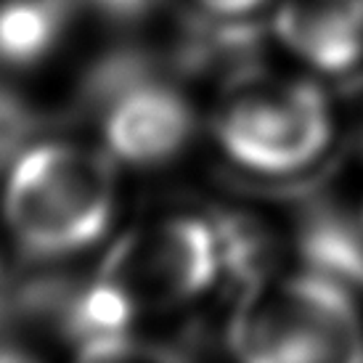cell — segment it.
I'll use <instances>...</instances> for the list:
<instances>
[{
    "instance_id": "11",
    "label": "cell",
    "mask_w": 363,
    "mask_h": 363,
    "mask_svg": "<svg viewBox=\"0 0 363 363\" xmlns=\"http://www.w3.org/2000/svg\"><path fill=\"white\" fill-rule=\"evenodd\" d=\"M361 218H363V204H361Z\"/></svg>"
},
{
    "instance_id": "9",
    "label": "cell",
    "mask_w": 363,
    "mask_h": 363,
    "mask_svg": "<svg viewBox=\"0 0 363 363\" xmlns=\"http://www.w3.org/2000/svg\"><path fill=\"white\" fill-rule=\"evenodd\" d=\"M204 9L218 13V16H225V19H236V16H247L252 13L255 9L265 6L268 0H199Z\"/></svg>"
},
{
    "instance_id": "8",
    "label": "cell",
    "mask_w": 363,
    "mask_h": 363,
    "mask_svg": "<svg viewBox=\"0 0 363 363\" xmlns=\"http://www.w3.org/2000/svg\"><path fill=\"white\" fill-rule=\"evenodd\" d=\"M61 0H16L0 9V59L32 64L51 48L61 32Z\"/></svg>"
},
{
    "instance_id": "2",
    "label": "cell",
    "mask_w": 363,
    "mask_h": 363,
    "mask_svg": "<svg viewBox=\"0 0 363 363\" xmlns=\"http://www.w3.org/2000/svg\"><path fill=\"white\" fill-rule=\"evenodd\" d=\"M6 220L32 255L59 257L93 244L114 212V172L101 154L45 143L21 157L6 183Z\"/></svg>"
},
{
    "instance_id": "10",
    "label": "cell",
    "mask_w": 363,
    "mask_h": 363,
    "mask_svg": "<svg viewBox=\"0 0 363 363\" xmlns=\"http://www.w3.org/2000/svg\"><path fill=\"white\" fill-rule=\"evenodd\" d=\"M99 3L106 6L109 11H117V13H138L154 0H99Z\"/></svg>"
},
{
    "instance_id": "1",
    "label": "cell",
    "mask_w": 363,
    "mask_h": 363,
    "mask_svg": "<svg viewBox=\"0 0 363 363\" xmlns=\"http://www.w3.org/2000/svg\"><path fill=\"white\" fill-rule=\"evenodd\" d=\"M228 347L250 363L363 361L353 289L321 271H255L228 321Z\"/></svg>"
},
{
    "instance_id": "7",
    "label": "cell",
    "mask_w": 363,
    "mask_h": 363,
    "mask_svg": "<svg viewBox=\"0 0 363 363\" xmlns=\"http://www.w3.org/2000/svg\"><path fill=\"white\" fill-rule=\"evenodd\" d=\"M297 250L308 268L363 289V218L315 199L297 212Z\"/></svg>"
},
{
    "instance_id": "3",
    "label": "cell",
    "mask_w": 363,
    "mask_h": 363,
    "mask_svg": "<svg viewBox=\"0 0 363 363\" xmlns=\"http://www.w3.org/2000/svg\"><path fill=\"white\" fill-rule=\"evenodd\" d=\"M332 109L313 82L281 72H244L215 114L223 154L255 175H294L332 141Z\"/></svg>"
},
{
    "instance_id": "5",
    "label": "cell",
    "mask_w": 363,
    "mask_h": 363,
    "mask_svg": "<svg viewBox=\"0 0 363 363\" xmlns=\"http://www.w3.org/2000/svg\"><path fill=\"white\" fill-rule=\"evenodd\" d=\"M104 109V138L120 160L141 167L164 164L186 149L194 111L183 93L167 82L130 72L111 82Z\"/></svg>"
},
{
    "instance_id": "6",
    "label": "cell",
    "mask_w": 363,
    "mask_h": 363,
    "mask_svg": "<svg viewBox=\"0 0 363 363\" xmlns=\"http://www.w3.org/2000/svg\"><path fill=\"white\" fill-rule=\"evenodd\" d=\"M273 32L294 59L323 74L363 64V0H279Z\"/></svg>"
},
{
    "instance_id": "4",
    "label": "cell",
    "mask_w": 363,
    "mask_h": 363,
    "mask_svg": "<svg viewBox=\"0 0 363 363\" xmlns=\"http://www.w3.org/2000/svg\"><path fill=\"white\" fill-rule=\"evenodd\" d=\"M228 260V231L199 215H170L130 231L99 279L138 311H172L202 297Z\"/></svg>"
}]
</instances>
